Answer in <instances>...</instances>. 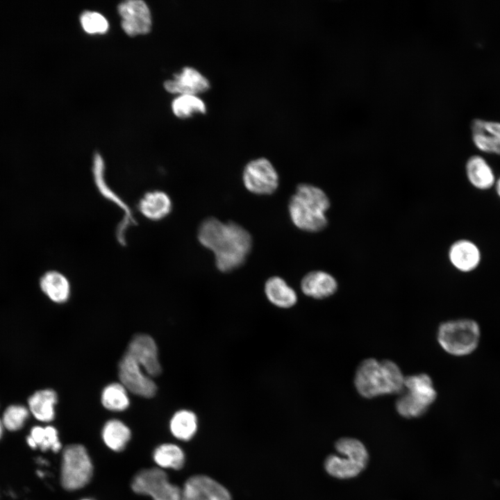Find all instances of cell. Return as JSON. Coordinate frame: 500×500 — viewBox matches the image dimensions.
Here are the masks:
<instances>
[{
  "instance_id": "cell-1",
  "label": "cell",
  "mask_w": 500,
  "mask_h": 500,
  "mask_svg": "<svg viewBox=\"0 0 500 500\" xmlns=\"http://www.w3.org/2000/svg\"><path fill=\"white\" fill-rule=\"evenodd\" d=\"M197 238L202 246L212 251L216 267L222 272L241 267L252 247L251 235L244 228L235 222H222L212 217L200 224Z\"/></svg>"
},
{
  "instance_id": "cell-2",
  "label": "cell",
  "mask_w": 500,
  "mask_h": 500,
  "mask_svg": "<svg viewBox=\"0 0 500 500\" xmlns=\"http://www.w3.org/2000/svg\"><path fill=\"white\" fill-rule=\"evenodd\" d=\"M404 380L402 371L394 361L369 358L358 365L353 383L360 396L372 399L401 393Z\"/></svg>"
},
{
  "instance_id": "cell-3",
  "label": "cell",
  "mask_w": 500,
  "mask_h": 500,
  "mask_svg": "<svg viewBox=\"0 0 500 500\" xmlns=\"http://www.w3.org/2000/svg\"><path fill=\"white\" fill-rule=\"evenodd\" d=\"M329 207V199L322 189L311 184L301 183L290 199L288 211L296 227L315 233L326 227V212Z\"/></svg>"
},
{
  "instance_id": "cell-4",
  "label": "cell",
  "mask_w": 500,
  "mask_h": 500,
  "mask_svg": "<svg viewBox=\"0 0 500 500\" xmlns=\"http://www.w3.org/2000/svg\"><path fill=\"white\" fill-rule=\"evenodd\" d=\"M481 338L478 323L471 318L451 319L442 323L437 331V340L448 354L462 357L473 353Z\"/></svg>"
},
{
  "instance_id": "cell-5",
  "label": "cell",
  "mask_w": 500,
  "mask_h": 500,
  "mask_svg": "<svg viewBox=\"0 0 500 500\" xmlns=\"http://www.w3.org/2000/svg\"><path fill=\"white\" fill-rule=\"evenodd\" d=\"M401 392L395 406L399 414L407 418L422 415L438 394L433 380L425 373L405 376Z\"/></svg>"
},
{
  "instance_id": "cell-6",
  "label": "cell",
  "mask_w": 500,
  "mask_h": 500,
  "mask_svg": "<svg viewBox=\"0 0 500 500\" xmlns=\"http://www.w3.org/2000/svg\"><path fill=\"white\" fill-rule=\"evenodd\" d=\"M335 449L340 454L331 455L325 461V469L331 476L348 478L357 476L365 467L367 451L363 444L353 438H342L335 443Z\"/></svg>"
},
{
  "instance_id": "cell-7",
  "label": "cell",
  "mask_w": 500,
  "mask_h": 500,
  "mask_svg": "<svg viewBox=\"0 0 500 500\" xmlns=\"http://www.w3.org/2000/svg\"><path fill=\"white\" fill-rule=\"evenodd\" d=\"M92 475L93 465L85 447L80 444L65 447L60 468L62 486L69 491L81 489L90 483Z\"/></svg>"
},
{
  "instance_id": "cell-8",
  "label": "cell",
  "mask_w": 500,
  "mask_h": 500,
  "mask_svg": "<svg viewBox=\"0 0 500 500\" xmlns=\"http://www.w3.org/2000/svg\"><path fill=\"white\" fill-rule=\"evenodd\" d=\"M131 487L138 494L153 500H181V489L170 483L165 472L159 467L143 469L133 478Z\"/></svg>"
},
{
  "instance_id": "cell-9",
  "label": "cell",
  "mask_w": 500,
  "mask_h": 500,
  "mask_svg": "<svg viewBox=\"0 0 500 500\" xmlns=\"http://www.w3.org/2000/svg\"><path fill=\"white\" fill-rule=\"evenodd\" d=\"M242 180L247 190L258 195L272 194L278 186V173L270 161L265 158L249 162L244 168Z\"/></svg>"
},
{
  "instance_id": "cell-10",
  "label": "cell",
  "mask_w": 500,
  "mask_h": 500,
  "mask_svg": "<svg viewBox=\"0 0 500 500\" xmlns=\"http://www.w3.org/2000/svg\"><path fill=\"white\" fill-rule=\"evenodd\" d=\"M120 383L126 390L138 396L151 398L157 390V386L142 367L125 352L118 365Z\"/></svg>"
},
{
  "instance_id": "cell-11",
  "label": "cell",
  "mask_w": 500,
  "mask_h": 500,
  "mask_svg": "<svg viewBox=\"0 0 500 500\" xmlns=\"http://www.w3.org/2000/svg\"><path fill=\"white\" fill-rule=\"evenodd\" d=\"M181 500H232L222 484L206 475H194L185 482Z\"/></svg>"
},
{
  "instance_id": "cell-12",
  "label": "cell",
  "mask_w": 500,
  "mask_h": 500,
  "mask_svg": "<svg viewBox=\"0 0 500 500\" xmlns=\"http://www.w3.org/2000/svg\"><path fill=\"white\" fill-rule=\"evenodd\" d=\"M122 26L126 34L134 36L149 32L151 19L149 9L141 0H129L118 6Z\"/></svg>"
},
{
  "instance_id": "cell-13",
  "label": "cell",
  "mask_w": 500,
  "mask_h": 500,
  "mask_svg": "<svg viewBox=\"0 0 500 500\" xmlns=\"http://www.w3.org/2000/svg\"><path fill=\"white\" fill-rule=\"evenodd\" d=\"M126 352L133 358L149 376L154 377L161 373L158 347L151 336L146 334L135 335Z\"/></svg>"
},
{
  "instance_id": "cell-14",
  "label": "cell",
  "mask_w": 500,
  "mask_h": 500,
  "mask_svg": "<svg viewBox=\"0 0 500 500\" xmlns=\"http://www.w3.org/2000/svg\"><path fill=\"white\" fill-rule=\"evenodd\" d=\"M471 131L472 142L478 150L500 155V122L475 119Z\"/></svg>"
},
{
  "instance_id": "cell-15",
  "label": "cell",
  "mask_w": 500,
  "mask_h": 500,
  "mask_svg": "<svg viewBox=\"0 0 500 500\" xmlns=\"http://www.w3.org/2000/svg\"><path fill=\"white\" fill-rule=\"evenodd\" d=\"M448 257L451 264L459 272L468 273L475 270L481 262V252L473 241L460 239L449 247Z\"/></svg>"
},
{
  "instance_id": "cell-16",
  "label": "cell",
  "mask_w": 500,
  "mask_h": 500,
  "mask_svg": "<svg viewBox=\"0 0 500 500\" xmlns=\"http://www.w3.org/2000/svg\"><path fill=\"white\" fill-rule=\"evenodd\" d=\"M165 88L171 93L195 94L208 90V80L199 71L190 67H184L172 80L164 83Z\"/></svg>"
},
{
  "instance_id": "cell-17",
  "label": "cell",
  "mask_w": 500,
  "mask_h": 500,
  "mask_svg": "<svg viewBox=\"0 0 500 500\" xmlns=\"http://www.w3.org/2000/svg\"><path fill=\"white\" fill-rule=\"evenodd\" d=\"M336 279L329 273L316 270L306 274L301 281L303 293L315 299L332 296L338 290Z\"/></svg>"
},
{
  "instance_id": "cell-18",
  "label": "cell",
  "mask_w": 500,
  "mask_h": 500,
  "mask_svg": "<svg viewBox=\"0 0 500 500\" xmlns=\"http://www.w3.org/2000/svg\"><path fill=\"white\" fill-rule=\"evenodd\" d=\"M465 174L469 183L480 190L491 189L497 179L490 165L485 158L479 155H473L467 159Z\"/></svg>"
},
{
  "instance_id": "cell-19",
  "label": "cell",
  "mask_w": 500,
  "mask_h": 500,
  "mask_svg": "<svg viewBox=\"0 0 500 500\" xmlns=\"http://www.w3.org/2000/svg\"><path fill=\"white\" fill-rule=\"evenodd\" d=\"M140 212L147 219L158 221L167 217L172 210L170 197L164 192L156 190L146 193L138 203Z\"/></svg>"
},
{
  "instance_id": "cell-20",
  "label": "cell",
  "mask_w": 500,
  "mask_h": 500,
  "mask_svg": "<svg viewBox=\"0 0 500 500\" xmlns=\"http://www.w3.org/2000/svg\"><path fill=\"white\" fill-rule=\"evenodd\" d=\"M58 401L56 392L51 389L35 392L28 399V408L38 421L50 422L55 417V406Z\"/></svg>"
},
{
  "instance_id": "cell-21",
  "label": "cell",
  "mask_w": 500,
  "mask_h": 500,
  "mask_svg": "<svg viewBox=\"0 0 500 500\" xmlns=\"http://www.w3.org/2000/svg\"><path fill=\"white\" fill-rule=\"evenodd\" d=\"M264 290L269 301L278 308H290L297 302L296 292L279 276L268 278Z\"/></svg>"
},
{
  "instance_id": "cell-22",
  "label": "cell",
  "mask_w": 500,
  "mask_h": 500,
  "mask_svg": "<svg viewBox=\"0 0 500 500\" xmlns=\"http://www.w3.org/2000/svg\"><path fill=\"white\" fill-rule=\"evenodd\" d=\"M40 287L43 293L57 303L66 302L70 295V284L62 274L57 271H49L40 279Z\"/></svg>"
},
{
  "instance_id": "cell-23",
  "label": "cell",
  "mask_w": 500,
  "mask_h": 500,
  "mask_svg": "<svg viewBox=\"0 0 500 500\" xmlns=\"http://www.w3.org/2000/svg\"><path fill=\"white\" fill-rule=\"evenodd\" d=\"M105 444L114 451H122L131 437L130 428L122 421L116 419L107 421L101 431Z\"/></svg>"
},
{
  "instance_id": "cell-24",
  "label": "cell",
  "mask_w": 500,
  "mask_h": 500,
  "mask_svg": "<svg viewBox=\"0 0 500 500\" xmlns=\"http://www.w3.org/2000/svg\"><path fill=\"white\" fill-rule=\"evenodd\" d=\"M197 417L188 410L176 412L169 422L172 434L177 439L188 441L191 440L197 430Z\"/></svg>"
},
{
  "instance_id": "cell-25",
  "label": "cell",
  "mask_w": 500,
  "mask_h": 500,
  "mask_svg": "<svg viewBox=\"0 0 500 500\" xmlns=\"http://www.w3.org/2000/svg\"><path fill=\"white\" fill-rule=\"evenodd\" d=\"M153 459L160 469H173L178 470L185 463L183 451L176 444L172 443L162 444L158 446L153 452Z\"/></svg>"
},
{
  "instance_id": "cell-26",
  "label": "cell",
  "mask_w": 500,
  "mask_h": 500,
  "mask_svg": "<svg viewBox=\"0 0 500 500\" xmlns=\"http://www.w3.org/2000/svg\"><path fill=\"white\" fill-rule=\"evenodd\" d=\"M126 388L121 383H112L102 390L101 401L103 406L110 411L125 410L130 404Z\"/></svg>"
},
{
  "instance_id": "cell-27",
  "label": "cell",
  "mask_w": 500,
  "mask_h": 500,
  "mask_svg": "<svg viewBox=\"0 0 500 500\" xmlns=\"http://www.w3.org/2000/svg\"><path fill=\"white\" fill-rule=\"evenodd\" d=\"M104 163L101 156L96 153L94 156L93 162V173L94 178H95L96 185L100 191V192L105 197L108 198L110 201H112L117 203L122 209H123L128 216L129 220L133 221L131 217V212L128 207L124 203V201L110 189L103 177L104 175Z\"/></svg>"
},
{
  "instance_id": "cell-28",
  "label": "cell",
  "mask_w": 500,
  "mask_h": 500,
  "mask_svg": "<svg viewBox=\"0 0 500 500\" xmlns=\"http://www.w3.org/2000/svg\"><path fill=\"white\" fill-rule=\"evenodd\" d=\"M29 435L42 451L51 449L56 453L61 449L58 431L52 426H35L31 429Z\"/></svg>"
},
{
  "instance_id": "cell-29",
  "label": "cell",
  "mask_w": 500,
  "mask_h": 500,
  "mask_svg": "<svg viewBox=\"0 0 500 500\" xmlns=\"http://www.w3.org/2000/svg\"><path fill=\"white\" fill-rule=\"evenodd\" d=\"M174 113L178 117H188L195 112L204 113L206 110L204 102L194 94H181L172 102Z\"/></svg>"
},
{
  "instance_id": "cell-30",
  "label": "cell",
  "mask_w": 500,
  "mask_h": 500,
  "mask_svg": "<svg viewBox=\"0 0 500 500\" xmlns=\"http://www.w3.org/2000/svg\"><path fill=\"white\" fill-rule=\"evenodd\" d=\"M28 408L20 404H12L4 410L1 421L3 427L10 431L21 429L29 417Z\"/></svg>"
},
{
  "instance_id": "cell-31",
  "label": "cell",
  "mask_w": 500,
  "mask_h": 500,
  "mask_svg": "<svg viewBox=\"0 0 500 500\" xmlns=\"http://www.w3.org/2000/svg\"><path fill=\"white\" fill-rule=\"evenodd\" d=\"M80 20L83 28L88 33H103L108 28L106 19L97 12H84Z\"/></svg>"
},
{
  "instance_id": "cell-32",
  "label": "cell",
  "mask_w": 500,
  "mask_h": 500,
  "mask_svg": "<svg viewBox=\"0 0 500 500\" xmlns=\"http://www.w3.org/2000/svg\"><path fill=\"white\" fill-rule=\"evenodd\" d=\"M494 188L495 189L497 196L500 199V176L497 178Z\"/></svg>"
},
{
  "instance_id": "cell-33",
  "label": "cell",
  "mask_w": 500,
  "mask_h": 500,
  "mask_svg": "<svg viewBox=\"0 0 500 500\" xmlns=\"http://www.w3.org/2000/svg\"><path fill=\"white\" fill-rule=\"evenodd\" d=\"M26 442H27V444H28V446H29L31 448L35 449H36V448L38 447H37V444H36L35 442V441L33 440V439L30 435L27 436V438H26Z\"/></svg>"
},
{
  "instance_id": "cell-34",
  "label": "cell",
  "mask_w": 500,
  "mask_h": 500,
  "mask_svg": "<svg viewBox=\"0 0 500 500\" xmlns=\"http://www.w3.org/2000/svg\"><path fill=\"white\" fill-rule=\"evenodd\" d=\"M3 428L4 427H3L1 419H0V439L1 438V436L3 435Z\"/></svg>"
},
{
  "instance_id": "cell-35",
  "label": "cell",
  "mask_w": 500,
  "mask_h": 500,
  "mask_svg": "<svg viewBox=\"0 0 500 500\" xmlns=\"http://www.w3.org/2000/svg\"><path fill=\"white\" fill-rule=\"evenodd\" d=\"M81 500H92V499H81Z\"/></svg>"
}]
</instances>
